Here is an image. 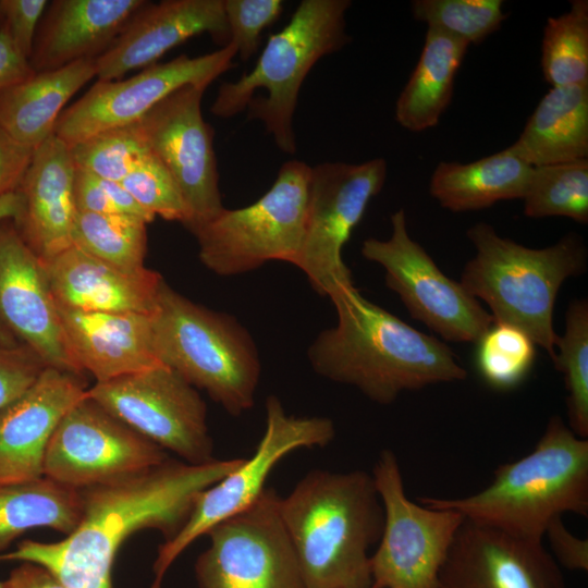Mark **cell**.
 I'll return each mask as SVG.
<instances>
[{"instance_id":"obj_1","label":"cell","mask_w":588,"mask_h":588,"mask_svg":"<svg viewBox=\"0 0 588 588\" xmlns=\"http://www.w3.org/2000/svg\"><path fill=\"white\" fill-rule=\"evenodd\" d=\"M242 460L192 465L168 458L142 471L81 489L82 517L71 534L57 542L23 541L0 560L41 565L69 588H111L113 561L126 538L146 528L159 530L166 540L174 537L197 495Z\"/></svg>"},{"instance_id":"obj_2","label":"cell","mask_w":588,"mask_h":588,"mask_svg":"<svg viewBox=\"0 0 588 588\" xmlns=\"http://www.w3.org/2000/svg\"><path fill=\"white\" fill-rule=\"evenodd\" d=\"M329 297L338 323L322 331L307 353L320 376L353 385L379 404L394 402L403 391L466 379L445 343L369 302L353 284Z\"/></svg>"},{"instance_id":"obj_3","label":"cell","mask_w":588,"mask_h":588,"mask_svg":"<svg viewBox=\"0 0 588 588\" xmlns=\"http://www.w3.org/2000/svg\"><path fill=\"white\" fill-rule=\"evenodd\" d=\"M306 588H371L383 509L371 474L314 469L280 499Z\"/></svg>"},{"instance_id":"obj_4","label":"cell","mask_w":588,"mask_h":588,"mask_svg":"<svg viewBox=\"0 0 588 588\" xmlns=\"http://www.w3.org/2000/svg\"><path fill=\"white\" fill-rule=\"evenodd\" d=\"M420 504L456 511L466 519L542 541L549 522L565 513L588 516V440L554 415L524 457L500 465L492 481L462 498L421 497Z\"/></svg>"},{"instance_id":"obj_5","label":"cell","mask_w":588,"mask_h":588,"mask_svg":"<svg viewBox=\"0 0 588 588\" xmlns=\"http://www.w3.org/2000/svg\"><path fill=\"white\" fill-rule=\"evenodd\" d=\"M467 236L475 255L462 271V286L489 306L493 322L523 330L553 358L554 304L564 281L587 267L583 240L571 233L551 246L530 248L502 237L487 222L470 226Z\"/></svg>"},{"instance_id":"obj_6","label":"cell","mask_w":588,"mask_h":588,"mask_svg":"<svg viewBox=\"0 0 588 588\" xmlns=\"http://www.w3.org/2000/svg\"><path fill=\"white\" fill-rule=\"evenodd\" d=\"M348 0H303L289 23L270 36L254 68L223 83L212 114L228 119L248 108L264 123L278 148L296 152L293 118L299 89L313 66L350 40L345 30Z\"/></svg>"},{"instance_id":"obj_7","label":"cell","mask_w":588,"mask_h":588,"mask_svg":"<svg viewBox=\"0 0 588 588\" xmlns=\"http://www.w3.org/2000/svg\"><path fill=\"white\" fill-rule=\"evenodd\" d=\"M151 324L162 364L206 391L231 416L254 406L260 359L252 336L233 317L198 305L163 282Z\"/></svg>"},{"instance_id":"obj_8","label":"cell","mask_w":588,"mask_h":588,"mask_svg":"<svg viewBox=\"0 0 588 588\" xmlns=\"http://www.w3.org/2000/svg\"><path fill=\"white\" fill-rule=\"evenodd\" d=\"M310 168L290 160L258 200L243 208H224L197 228L199 259L219 275H235L270 260L296 266L303 246Z\"/></svg>"},{"instance_id":"obj_9","label":"cell","mask_w":588,"mask_h":588,"mask_svg":"<svg viewBox=\"0 0 588 588\" xmlns=\"http://www.w3.org/2000/svg\"><path fill=\"white\" fill-rule=\"evenodd\" d=\"M334 436L331 419L287 415L277 396H268L266 428L255 452L197 495L182 528L158 549L151 588H162L166 572L197 538L250 506L266 489V480L273 467L285 455L301 448L326 446Z\"/></svg>"},{"instance_id":"obj_10","label":"cell","mask_w":588,"mask_h":588,"mask_svg":"<svg viewBox=\"0 0 588 588\" xmlns=\"http://www.w3.org/2000/svg\"><path fill=\"white\" fill-rule=\"evenodd\" d=\"M371 476L383 509L379 546L370 555L371 588H437L465 517L411 501L391 450L380 452Z\"/></svg>"},{"instance_id":"obj_11","label":"cell","mask_w":588,"mask_h":588,"mask_svg":"<svg viewBox=\"0 0 588 588\" xmlns=\"http://www.w3.org/2000/svg\"><path fill=\"white\" fill-rule=\"evenodd\" d=\"M87 395L183 462L200 465L216 460L206 404L196 388L169 366L96 382Z\"/></svg>"},{"instance_id":"obj_12","label":"cell","mask_w":588,"mask_h":588,"mask_svg":"<svg viewBox=\"0 0 588 588\" xmlns=\"http://www.w3.org/2000/svg\"><path fill=\"white\" fill-rule=\"evenodd\" d=\"M280 499L266 488L250 506L207 532L210 546L195 563L200 588H306Z\"/></svg>"},{"instance_id":"obj_13","label":"cell","mask_w":588,"mask_h":588,"mask_svg":"<svg viewBox=\"0 0 588 588\" xmlns=\"http://www.w3.org/2000/svg\"><path fill=\"white\" fill-rule=\"evenodd\" d=\"M387 161H328L310 168L305 235L296 264L320 295L352 285L344 244L385 182Z\"/></svg>"},{"instance_id":"obj_14","label":"cell","mask_w":588,"mask_h":588,"mask_svg":"<svg viewBox=\"0 0 588 588\" xmlns=\"http://www.w3.org/2000/svg\"><path fill=\"white\" fill-rule=\"evenodd\" d=\"M387 240L367 238L362 255L385 271V284L413 318L451 342H477L493 318L460 282L448 278L407 231L404 209L391 215Z\"/></svg>"},{"instance_id":"obj_15","label":"cell","mask_w":588,"mask_h":588,"mask_svg":"<svg viewBox=\"0 0 588 588\" xmlns=\"http://www.w3.org/2000/svg\"><path fill=\"white\" fill-rule=\"evenodd\" d=\"M168 455L86 395L63 416L48 443L44 476L84 489L159 465Z\"/></svg>"},{"instance_id":"obj_16","label":"cell","mask_w":588,"mask_h":588,"mask_svg":"<svg viewBox=\"0 0 588 588\" xmlns=\"http://www.w3.org/2000/svg\"><path fill=\"white\" fill-rule=\"evenodd\" d=\"M206 88L185 85L136 122L149 151L177 185L188 212L185 226L192 233L224 209L213 131L201 113Z\"/></svg>"},{"instance_id":"obj_17","label":"cell","mask_w":588,"mask_h":588,"mask_svg":"<svg viewBox=\"0 0 588 588\" xmlns=\"http://www.w3.org/2000/svg\"><path fill=\"white\" fill-rule=\"evenodd\" d=\"M233 44L198 57L181 54L156 63L123 81H97L77 101L60 114L54 135L68 146L96 133L131 125L176 89L188 85L209 86L234 66Z\"/></svg>"},{"instance_id":"obj_18","label":"cell","mask_w":588,"mask_h":588,"mask_svg":"<svg viewBox=\"0 0 588 588\" xmlns=\"http://www.w3.org/2000/svg\"><path fill=\"white\" fill-rule=\"evenodd\" d=\"M0 329L48 367L84 375L69 351L42 261L11 218L0 221Z\"/></svg>"},{"instance_id":"obj_19","label":"cell","mask_w":588,"mask_h":588,"mask_svg":"<svg viewBox=\"0 0 588 588\" xmlns=\"http://www.w3.org/2000/svg\"><path fill=\"white\" fill-rule=\"evenodd\" d=\"M437 588H567L542 541L464 519L440 569Z\"/></svg>"},{"instance_id":"obj_20","label":"cell","mask_w":588,"mask_h":588,"mask_svg":"<svg viewBox=\"0 0 588 588\" xmlns=\"http://www.w3.org/2000/svg\"><path fill=\"white\" fill-rule=\"evenodd\" d=\"M204 33L221 47L230 44L223 0L146 1L96 58V76L98 81H114L148 68L169 50Z\"/></svg>"},{"instance_id":"obj_21","label":"cell","mask_w":588,"mask_h":588,"mask_svg":"<svg viewBox=\"0 0 588 588\" xmlns=\"http://www.w3.org/2000/svg\"><path fill=\"white\" fill-rule=\"evenodd\" d=\"M86 391L84 375L46 367L23 394L0 413V483L44 476V458L51 436Z\"/></svg>"},{"instance_id":"obj_22","label":"cell","mask_w":588,"mask_h":588,"mask_svg":"<svg viewBox=\"0 0 588 588\" xmlns=\"http://www.w3.org/2000/svg\"><path fill=\"white\" fill-rule=\"evenodd\" d=\"M70 147L54 134L40 144L14 194L12 221L24 242L47 260L72 246L77 213Z\"/></svg>"},{"instance_id":"obj_23","label":"cell","mask_w":588,"mask_h":588,"mask_svg":"<svg viewBox=\"0 0 588 588\" xmlns=\"http://www.w3.org/2000/svg\"><path fill=\"white\" fill-rule=\"evenodd\" d=\"M41 261L57 306L84 313L151 315L164 282L146 267L124 270L75 246Z\"/></svg>"},{"instance_id":"obj_24","label":"cell","mask_w":588,"mask_h":588,"mask_svg":"<svg viewBox=\"0 0 588 588\" xmlns=\"http://www.w3.org/2000/svg\"><path fill=\"white\" fill-rule=\"evenodd\" d=\"M69 351L78 369L105 382L162 363L157 356L151 315L84 313L57 306Z\"/></svg>"},{"instance_id":"obj_25","label":"cell","mask_w":588,"mask_h":588,"mask_svg":"<svg viewBox=\"0 0 588 588\" xmlns=\"http://www.w3.org/2000/svg\"><path fill=\"white\" fill-rule=\"evenodd\" d=\"M144 0H54L40 20L29 64L51 71L103 53Z\"/></svg>"},{"instance_id":"obj_26","label":"cell","mask_w":588,"mask_h":588,"mask_svg":"<svg viewBox=\"0 0 588 588\" xmlns=\"http://www.w3.org/2000/svg\"><path fill=\"white\" fill-rule=\"evenodd\" d=\"M96 76V59L34 72L0 91V126L20 143L37 148L54 134L65 103Z\"/></svg>"},{"instance_id":"obj_27","label":"cell","mask_w":588,"mask_h":588,"mask_svg":"<svg viewBox=\"0 0 588 588\" xmlns=\"http://www.w3.org/2000/svg\"><path fill=\"white\" fill-rule=\"evenodd\" d=\"M509 149L532 168L588 159V85L551 87Z\"/></svg>"},{"instance_id":"obj_28","label":"cell","mask_w":588,"mask_h":588,"mask_svg":"<svg viewBox=\"0 0 588 588\" xmlns=\"http://www.w3.org/2000/svg\"><path fill=\"white\" fill-rule=\"evenodd\" d=\"M531 171L532 167L507 147L468 163L439 162L429 193L450 211L480 210L501 200L523 199Z\"/></svg>"},{"instance_id":"obj_29","label":"cell","mask_w":588,"mask_h":588,"mask_svg":"<svg viewBox=\"0 0 588 588\" xmlns=\"http://www.w3.org/2000/svg\"><path fill=\"white\" fill-rule=\"evenodd\" d=\"M468 45L427 28L418 62L395 103V120L405 130L432 128L449 107Z\"/></svg>"},{"instance_id":"obj_30","label":"cell","mask_w":588,"mask_h":588,"mask_svg":"<svg viewBox=\"0 0 588 588\" xmlns=\"http://www.w3.org/2000/svg\"><path fill=\"white\" fill-rule=\"evenodd\" d=\"M83 512L81 489L48 477L0 483V551L20 535L35 527L71 534Z\"/></svg>"},{"instance_id":"obj_31","label":"cell","mask_w":588,"mask_h":588,"mask_svg":"<svg viewBox=\"0 0 588 588\" xmlns=\"http://www.w3.org/2000/svg\"><path fill=\"white\" fill-rule=\"evenodd\" d=\"M147 224L132 215L77 211L72 246L118 268L140 270L145 268Z\"/></svg>"},{"instance_id":"obj_32","label":"cell","mask_w":588,"mask_h":588,"mask_svg":"<svg viewBox=\"0 0 588 588\" xmlns=\"http://www.w3.org/2000/svg\"><path fill=\"white\" fill-rule=\"evenodd\" d=\"M541 69L551 87L588 85V1L549 17L541 42Z\"/></svg>"},{"instance_id":"obj_33","label":"cell","mask_w":588,"mask_h":588,"mask_svg":"<svg viewBox=\"0 0 588 588\" xmlns=\"http://www.w3.org/2000/svg\"><path fill=\"white\" fill-rule=\"evenodd\" d=\"M529 218L565 217L588 223V159L532 168L523 197Z\"/></svg>"},{"instance_id":"obj_34","label":"cell","mask_w":588,"mask_h":588,"mask_svg":"<svg viewBox=\"0 0 588 588\" xmlns=\"http://www.w3.org/2000/svg\"><path fill=\"white\" fill-rule=\"evenodd\" d=\"M553 359L562 372L567 392L568 427L578 437H588V303L575 299L565 314V329L558 335Z\"/></svg>"},{"instance_id":"obj_35","label":"cell","mask_w":588,"mask_h":588,"mask_svg":"<svg viewBox=\"0 0 588 588\" xmlns=\"http://www.w3.org/2000/svg\"><path fill=\"white\" fill-rule=\"evenodd\" d=\"M476 343L478 371L493 389L516 388L534 365L536 344L514 326L493 322Z\"/></svg>"},{"instance_id":"obj_36","label":"cell","mask_w":588,"mask_h":588,"mask_svg":"<svg viewBox=\"0 0 588 588\" xmlns=\"http://www.w3.org/2000/svg\"><path fill=\"white\" fill-rule=\"evenodd\" d=\"M502 0H414V17L469 45H477L497 32L506 14Z\"/></svg>"},{"instance_id":"obj_37","label":"cell","mask_w":588,"mask_h":588,"mask_svg":"<svg viewBox=\"0 0 588 588\" xmlns=\"http://www.w3.org/2000/svg\"><path fill=\"white\" fill-rule=\"evenodd\" d=\"M69 147L76 169L115 182L149 152L136 123L101 131Z\"/></svg>"},{"instance_id":"obj_38","label":"cell","mask_w":588,"mask_h":588,"mask_svg":"<svg viewBox=\"0 0 588 588\" xmlns=\"http://www.w3.org/2000/svg\"><path fill=\"white\" fill-rule=\"evenodd\" d=\"M123 187L148 213L186 224L188 212L177 185L163 164L149 151L121 181Z\"/></svg>"},{"instance_id":"obj_39","label":"cell","mask_w":588,"mask_h":588,"mask_svg":"<svg viewBox=\"0 0 588 588\" xmlns=\"http://www.w3.org/2000/svg\"><path fill=\"white\" fill-rule=\"evenodd\" d=\"M230 44L242 61L258 50L262 32L281 15V0H223Z\"/></svg>"},{"instance_id":"obj_40","label":"cell","mask_w":588,"mask_h":588,"mask_svg":"<svg viewBox=\"0 0 588 588\" xmlns=\"http://www.w3.org/2000/svg\"><path fill=\"white\" fill-rule=\"evenodd\" d=\"M46 367L26 345L0 343V413L20 397Z\"/></svg>"},{"instance_id":"obj_41","label":"cell","mask_w":588,"mask_h":588,"mask_svg":"<svg viewBox=\"0 0 588 588\" xmlns=\"http://www.w3.org/2000/svg\"><path fill=\"white\" fill-rule=\"evenodd\" d=\"M48 4L46 0H0L3 26L17 51L27 60Z\"/></svg>"},{"instance_id":"obj_42","label":"cell","mask_w":588,"mask_h":588,"mask_svg":"<svg viewBox=\"0 0 588 588\" xmlns=\"http://www.w3.org/2000/svg\"><path fill=\"white\" fill-rule=\"evenodd\" d=\"M551 555L560 567L569 571H588V540L573 535L564 525L562 516L553 517L544 530Z\"/></svg>"},{"instance_id":"obj_43","label":"cell","mask_w":588,"mask_h":588,"mask_svg":"<svg viewBox=\"0 0 588 588\" xmlns=\"http://www.w3.org/2000/svg\"><path fill=\"white\" fill-rule=\"evenodd\" d=\"M34 151L35 148L20 143L0 126V198L15 192Z\"/></svg>"},{"instance_id":"obj_44","label":"cell","mask_w":588,"mask_h":588,"mask_svg":"<svg viewBox=\"0 0 588 588\" xmlns=\"http://www.w3.org/2000/svg\"><path fill=\"white\" fill-rule=\"evenodd\" d=\"M73 194L77 211L118 213L101 179L89 172L75 168Z\"/></svg>"},{"instance_id":"obj_45","label":"cell","mask_w":588,"mask_h":588,"mask_svg":"<svg viewBox=\"0 0 588 588\" xmlns=\"http://www.w3.org/2000/svg\"><path fill=\"white\" fill-rule=\"evenodd\" d=\"M35 71L13 45L7 28H0V91L27 78Z\"/></svg>"},{"instance_id":"obj_46","label":"cell","mask_w":588,"mask_h":588,"mask_svg":"<svg viewBox=\"0 0 588 588\" xmlns=\"http://www.w3.org/2000/svg\"><path fill=\"white\" fill-rule=\"evenodd\" d=\"M3 588H69L46 567L24 562L2 583Z\"/></svg>"},{"instance_id":"obj_47","label":"cell","mask_w":588,"mask_h":588,"mask_svg":"<svg viewBox=\"0 0 588 588\" xmlns=\"http://www.w3.org/2000/svg\"><path fill=\"white\" fill-rule=\"evenodd\" d=\"M17 210V198L14 193L7 194L0 198V221L3 219L13 218ZM0 343L3 345H16V342L11 335L0 329Z\"/></svg>"},{"instance_id":"obj_48","label":"cell","mask_w":588,"mask_h":588,"mask_svg":"<svg viewBox=\"0 0 588 588\" xmlns=\"http://www.w3.org/2000/svg\"><path fill=\"white\" fill-rule=\"evenodd\" d=\"M2 24H3V22H2L1 14H0V28H1Z\"/></svg>"},{"instance_id":"obj_49","label":"cell","mask_w":588,"mask_h":588,"mask_svg":"<svg viewBox=\"0 0 588 588\" xmlns=\"http://www.w3.org/2000/svg\"><path fill=\"white\" fill-rule=\"evenodd\" d=\"M0 588H3L2 583H0Z\"/></svg>"}]
</instances>
